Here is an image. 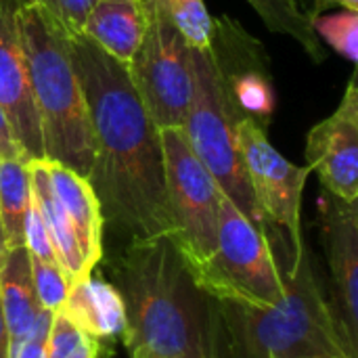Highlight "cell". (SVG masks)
Returning <instances> with one entry per match:
<instances>
[{
	"mask_svg": "<svg viewBox=\"0 0 358 358\" xmlns=\"http://www.w3.org/2000/svg\"><path fill=\"white\" fill-rule=\"evenodd\" d=\"M331 2L340 4V6L346 8V10H357L358 13V0H331Z\"/></svg>",
	"mask_w": 358,
	"mask_h": 358,
	"instance_id": "31",
	"label": "cell"
},
{
	"mask_svg": "<svg viewBox=\"0 0 358 358\" xmlns=\"http://www.w3.org/2000/svg\"><path fill=\"white\" fill-rule=\"evenodd\" d=\"M0 159H25L21 145L15 138V132L10 128V122L4 113V109L0 107Z\"/></svg>",
	"mask_w": 358,
	"mask_h": 358,
	"instance_id": "27",
	"label": "cell"
},
{
	"mask_svg": "<svg viewBox=\"0 0 358 358\" xmlns=\"http://www.w3.org/2000/svg\"><path fill=\"white\" fill-rule=\"evenodd\" d=\"M27 170H29L31 197L38 203V210H40L42 220L46 224L52 250L57 254V262H59L61 271L65 273V277H67V281L71 285L73 281L84 279V277L90 275L86 264H84L76 231H73L67 214L63 212L61 203L57 201V197H55V193L50 189L44 159L27 162Z\"/></svg>",
	"mask_w": 358,
	"mask_h": 358,
	"instance_id": "16",
	"label": "cell"
},
{
	"mask_svg": "<svg viewBox=\"0 0 358 358\" xmlns=\"http://www.w3.org/2000/svg\"><path fill=\"white\" fill-rule=\"evenodd\" d=\"M126 306L124 342L162 358H214L216 300L191 275L168 235L130 239L113 262Z\"/></svg>",
	"mask_w": 358,
	"mask_h": 358,
	"instance_id": "2",
	"label": "cell"
},
{
	"mask_svg": "<svg viewBox=\"0 0 358 358\" xmlns=\"http://www.w3.org/2000/svg\"><path fill=\"white\" fill-rule=\"evenodd\" d=\"M319 40H325L338 55L350 63L358 61V13L342 8L340 13H321L313 21Z\"/></svg>",
	"mask_w": 358,
	"mask_h": 358,
	"instance_id": "22",
	"label": "cell"
},
{
	"mask_svg": "<svg viewBox=\"0 0 358 358\" xmlns=\"http://www.w3.org/2000/svg\"><path fill=\"white\" fill-rule=\"evenodd\" d=\"M0 308L10 340V352L31 329L34 319L40 310L34 294L29 254L25 245L8 250L0 264Z\"/></svg>",
	"mask_w": 358,
	"mask_h": 358,
	"instance_id": "17",
	"label": "cell"
},
{
	"mask_svg": "<svg viewBox=\"0 0 358 358\" xmlns=\"http://www.w3.org/2000/svg\"><path fill=\"white\" fill-rule=\"evenodd\" d=\"M268 130L260 124L241 117L235 126L237 145L245 164V172L254 191V197L273 224H279L287 231L294 245V262H298L304 252L302 237V191L310 174L308 166H296L285 159L268 141Z\"/></svg>",
	"mask_w": 358,
	"mask_h": 358,
	"instance_id": "9",
	"label": "cell"
},
{
	"mask_svg": "<svg viewBox=\"0 0 358 358\" xmlns=\"http://www.w3.org/2000/svg\"><path fill=\"white\" fill-rule=\"evenodd\" d=\"M23 2L25 0H0V107L10 122L25 159L31 162L44 159V147L27 78V59L21 34Z\"/></svg>",
	"mask_w": 358,
	"mask_h": 358,
	"instance_id": "11",
	"label": "cell"
},
{
	"mask_svg": "<svg viewBox=\"0 0 358 358\" xmlns=\"http://www.w3.org/2000/svg\"><path fill=\"white\" fill-rule=\"evenodd\" d=\"M132 358H162V357H153V355H149V352H141V350H134V352H132Z\"/></svg>",
	"mask_w": 358,
	"mask_h": 358,
	"instance_id": "33",
	"label": "cell"
},
{
	"mask_svg": "<svg viewBox=\"0 0 358 358\" xmlns=\"http://www.w3.org/2000/svg\"><path fill=\"white\" fill-rule=\"evenodd\" d=\"M8 248H6V235H4V224H2V216H0V264L6 256Z\"/></svg>",
	"mask_w": 358,
	"mask_h": 358,
	"instance_id": "30",
	"label": "cell"
},
{
	"mask_svg": "<svg viewBox=\"0 0 358 358\" xmlns=\"http://www.w3.org/2000/svg\"><path fill=\"white\" fill-rule=\"evenodd\" d=\"M147 29L145 0H96L86 15L82 36L115 61L128 65Z\"/></svg>",
	"mask_w": 358,
	"mask_h": 358,
	"instance_id": "14",
	"label": "cell"
},
{
	"mask_svg": "<svg viewBox=\"0 0 358 358\" xmlns=\"http://www.w3.org/2000/svg\"><path fill=\"white\" fill-rule=\"evenodd\" d=\"M61 313L84 334L105 340L126 331V306L113 283L84 277L69 285Z\"/></svg>",
	"mask_w": 358,
	"mask_h": 358,
	"instance_id": "15",
	"label": "cell"
},
{
	"mask_svg": "<svg viewBox=\"0 0 358 358\" xmlns=\"http://www.w3.org/2000/svg\"><path fill=\"white\" fill-rule=\"evenodd\" d=\"M162 149L172 220L170 239L197 281L216 252L220 189L189 147L180 128L162 130Z\"/></svg>",
	"mask_w": 358,
	"mask_h": 358,
	"instance_id": "7",
	"label": "cell"
},
{
	"mask_svg": "<svg viewBox=\"0 0 358 358\" xmlns=\"http://www.w3.org/2000/svg\"><path fill=\"white\" fill-rule=\"evenodd\" d=\"M296 358H340V357L325 355V352H310V355H300V357H296Z\"/></svg>",
	"mask_w": 358,
	"mask_h": 358,
	"instance_id": "32",
	"label": "cell"
},
{
	"mask_svg": "<svg viewBox=\"0 0 358 358\" xmlns=\"http://www.w3.org/2000/svg\"><path fill=\"white\" fill-rule=\"evenodd\" d=\"M248 2L260 15V19L266 23L271 31L294 38L306 50V55L317 63H323L327 59L325 48L317 38L310 19L302 13L296 0H248Z\"/></svg>",
	"mask_w": 358,
	"mask_h": 358,
	"instance_id": "19",
	"label": "cell"
},
{
	"mask_svg": "<svg viewBox=\"0 0 358 358\" xmlns=\"http://www.w3.org/2000/svg\"><path fill=\"white\" fill-rule=\"evenodd\" d=\"M31 206V185L27 162L0 159V216L6 248L25 245V220Z\"/></svg>",
	"mask_w": 358,
	"mask_h": 358,
	"instance_id": "18",
	"label": "cell"
},
{
	"mask_svg": "<svg viewBox=\"0 0 358 358\" xmlns=\"http://www.w3.org/2000/svg\"><path fill=\"white\" fill-rule=\"evenodd\" d=\"M50 321H52V313L40 308L31 329L8 358H46V338H48Z\"/></svg>",
	"mask_w": 358,
	"mask_h": 358,
	"instance_id": "26",
	"label": "cell"
},
{
	"mask_svg": "<svg viewBox=\"0 0 358 358\" xmlns=\"http://www.w3.org/2000/svg\"><path fill=\"white\" fill-rule=\"evenodd\" d=\"M145 6L147 29L126 67L155 126L182 128L193 96L191 46L151 0H145Z\"/></svg>",
	"mask_w": 358,
	"mask_h": 358,
	"instance_id": "8",
	"label": "cell"
},
{
	"mask_svg": "<svg viewBox=\"0 0 358 358\" xmlns=\"http://www.w3.org/2000/svg\"><path fill=\"white\" fill-rule=\"evenodd\" d=\"M298 6L302 8V13L313 21L315 17H319L321 13H325L334 2L331 0H296Z\"/></svg>",
	"mask_w": 358,
	"mask_h": 358,
	"instance_id": "28",
	"label": "cell"
},
{
	"mask_svg": "<svg viewBox=\"0 0 358 358\" xmlns=\"http://www.w3.org/2000/svg\"><path fill=\"white\" fill-rule=\"evenodd\" d=\"M44 166H46L50 189L76 231L84 264L90 273L94 268V264L103 258L105 222H103L99 199H96L90 182L84 176L76 174L73 170H69L57 162L44 159Z\"/></svg>",
	"mask_w": 358,
	"mask_h": 358,
	"instance_id": "13",
	"label": "cell"
},
{
	"mask_svg": "<svg viewBox=\"0 0 358 358\" xmlns=\"http://www.w3.org/2000/svg\"><path fill=\"white\" fill-rule=\"evenodd\" d=\"M197 283L214 300L258 308L277 304L285 294L283 275L277 268L266 233L222 193L216 252Z\"/></svg>",
	"mask_w": 358,
	"mask_h": 358,
	"instance_id": "6",
	"label": "cell"
},
{
	"mask_svg": "<svg viewBox=\"0 0 358 358\" xmlns=\"http://www.w3.org/2000/svg\"><path fill=\"white\" fill-rule=\"evenodd\" d=\"M46 358H103V342L84 334L57 310L46 338Z\"/></svg>",
	"mask_w": 358,
	"mask_h": 358,
	"instance_id": "21",
	"label": "cell"
},
{
	"mask_svg": "<svg viewBox=\"0 0 358 358\" xmlns=\"http://www.w3.org/2000/svg\"><path fill=\"white\" fill-rule=\"evenodd\" d=\"M323 239L336 289V315L350 340H358V206L327 191L321 197Z\"/></svg>",
	"mask_w": 358,
	"mask_h": 358,
	"instance_id": "12",
	"label": "cell"
},
{
	"mask_svg": "<svg viewBox=\"0 0 358 358\" xmlns=\"http://www.w3.org/2000/svg\"><path fill=\"white\" fill-rule=\"evenodd\" d=\"M21 34L44 159L88 178L92 134L82 84L71 59V36L38 0L23 2Z\"/></svg>",
	"mask_w": 358,
	"mask_h": 358,
	"instance_id": "4",
	"label": "cell"
},
{
	"mask_svg": "<svg viewBox=\"0 0 358 358\" xmlns=\"http://www.w3.org/2000/svg\"><path fill=\"white\" fill-rule=\"evenodd\" d=\"M69 36H82L88 10L96 0H38Z\"/></svg>",
	"mask_w": 358,
	"mask_h": 358,
	"instance_id": "25",
	"label": "cell"
},
{
	"mask_svg": "<svg viewBox=\"0 0 358 358\" xmlns=\"http://www.w3.org/2000/svg\"><path fill=\"white\" fill-rule=\"evenodd\" d=\"M25 250H27L29 258H38L44 262H57V254L52 250L46 224L42 220V214H40L34 197H31V206H29L27 220H25Z\"/></svg>",
	"mask_w": 358,
	"mask_h": 358,
	"instance_id": "24",
	"label": "cell"
},
{
	"mask_svg": "<svg viewBox=\"0 0 358 358\" xmlns=\"http://www.w3.org/2000/svg\"><path fill=\"white\" fill-rule=\"evenodd\" d=\"M155 8L180 31L187 44L203 50L212 44L214 19L210 17L203 0H151Z\"/></svg>",
	"mask_w": 358,
	"mask_h": 358,
	"instance_id": "20",
	"label": "cell"
},
{
	"mask_svg": "<svg viewBox=\"0 0 358 358\" xmlns=\"http://www.w3.org/2000/svg\"><path fill=\"white\" fill-rule=\"evenodd\" d=\"M283 283L285 294L273 306L216 300V346L224 342L227 358H296L310 352L357 358V346L321 292L308 250L292 264Z\"/></svg>",
	"mask_w": 358,
	"mask_h": 358,
	"instance_id": "3",
	"label": "cell"
},
{
	"mask_svg": "<svg viewBox=\"0 0 358 358\" xmlns=\"http://www.w3.org/2000/svg\"><path fill=\"white\" fill-rule=\"evenodd\" d=\"M71 59L92 134L86 180L99 199L103 222L130 239L170 237L162 130L138 99L128 67L84 36H71Z\"/></svg>",
	"mask_w": 358,
	"mask_h": 358,
	"instance_id": "1",
	"label": "cell"
},
{
	"mask_svg": "<svg viewBox=\"0 0 358 358\" xmlns=\"http://www.w3.org/2000/svg\"><path fill=\"white\" fill-rule=\"evenodd\" d=\"M306 162L319 174L323 191L358 201V84L352 73L338 109L310 128Z\"/></svg>",
	"mask_w": 358,
	"mask_h": 358,
	"instance_id": "10",
	"label": "cell"
},
{
	"mask_svg": "<svg viewBox=\"0 0 358 358\" xmlns=\"http://www.w3.org/2000/svg\"><path fill=\"white\" fill-rule=\"evenodd\" d=\"M29 266H31V283H34L38 306L50 313L61 310L69 289V281L61 271V266L57 262H44L38 258H29Z\"/></svg>",
	"mask_w": 358,
	"mask_h": 358,
	"instance_id": "23",
	"label": "cell"
},
{
	"mask_svg": "<svg viewBox=\"0 0 358 358\" xmlns=\"http://www.w3.org/2000/svg\"><path fill=\"white\" fill-rule=\"evenodd\" d=\"M191 65L193 96L180 130L220 193L266 233L268 220L254 197L235 134V126L243 115L231 99L227 76L212 46L203 50L191 48Z\"/></svg>",
	"mask_w": 358,
	"mask_h": 358,
	"instance_id": "5",
	"label": "cell"
},
{
	"mask_svg": "<svg viewBox=\"0 0 358 358\" xmlns=\"http://www.w3.org/2000/svg\"><path fill=\"white\" fill-rule=\"evenodd\" d=\"M8 350H10V340H8L6 323H4L2 308H0V358H8Z\"/></svg>",
	"mask_w": 358,
	"mask_h": 358,
	"instance_id": "29",
	"label": "cell"
}]
</instances>
